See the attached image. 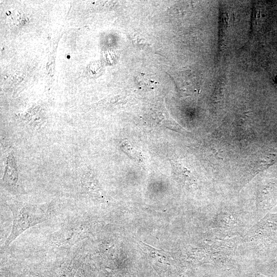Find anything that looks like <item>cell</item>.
<instances>
[{
  "label": "cell",
  "instance_id": "obj_1",
  "mask_svg": "<svg viewBox=\"0 0 277 277\" xmlns=\"http://www.w3.org/2000/svg\"><path fill=\"white\" fill-rule=\"evenodd\" d=\"M13 216L11 232L5 241V247L8 246L27 229L47 220L50 207L47 204H32L16 203L10 205Z\"/></svg>",
  "mask_w": 277,
  "mask_h": 277
},
{
  "label": "cell",
  "instance_id": "obj_3",
  "mask_svg": "<svg viewBox=\"0 0 277 277\" xmlns=\"http://www.w3.org/2000/svg\"><path fill=\"white\" fill-rule=\"evenodd\" d=\"M170 164L172 175L176 181L186 185L193 183L195 178L190 170L181 164L173 161L170 162Z\"/></svg>",
  "mask_w": 277,
  "mask_h": 277
},
{
  "label": "cell",
  "instance_id": "obj_2",
  "mask_svg": "<svg viewBox=\"0 0 277 277\" xmlns=\"http://www.w3.org/2000/svg\"><path fill=\"white\" fill-rule=\"evenodd\" d=\"M18 179V175L15 161L13 154L10 153L7 156L3 183L7 187L14 188L17 185Z\"/></svg>",
  "mask_w": 277,
  "mask_h": 277
},
{
  "label": "cell",
  "instance_id": "obj_9",
  "mask_svg": "<svg viewBox=\"0 0 277 277\" xmlns=\"http://www.w3.org/2000/svg\"><path fill=\"white\" fill-rule=\"evenodd\" d=\"M76 277H92L90 271L84 267L78 269Z\"/></svg>",
  "mask_w": 277,
  "mask_h": 277
},
{
  "label": "cell",
  "instance_id": "obj_4",
  "mask_svg": "<svg viewBox=\"0 0 277 277\" xmlns=\"http://www.w3.org/2000/svg\"><path fill=\"white\" fill-rule=\"evenodd\" d=\"M81 182L83 189L88 194L96 197H100L102 195V190L97 181L89 171L83 173Z\"/></svg>",
  "mask_w": 277,
  "mask_h": 277
},
{
  "label": "cell",
  "instance_id": "obj_5",
  "mask_svg": "<svg viewBox=\"0 0 277 277\" xmlns=\"http://www.w3.org/2000/svg\"><path fill=\"white\" fill-rule=\"evenodd\" d=\"M135 83L139 88L145 90L153 89L159 84L154 76L144 73H140L135 77Z\"/></svg>",
  "mask_w": 277,
  "mask_h": 277
},
{
  "label": "cell",
  "instance_id": "obj_7",
  "mask_svg": "<svg viewBox=\"0 0 277 277\" xmlns=\"http://www.w3.org/2000/svg\"><path fill=\"white\" fill-rule=\"evenodd\" d=\"M103 277H133L131 273L111 271L104 272ZM135 277V276H134Z\"/></svg>",
  "mask_w": 277,
  "mask_h": 277
},
{
  "label": "cell",
  "instance_id": "obj_8",
  "mask_svg": "<svg viewBox=\"0 0 277 277\" xmlns=\"http://www.w3.org/2000/svg\"><path fill=\"white\" fill-rule=\"evenodd\" d=\"M55 272L53 271H47L44 272H40L36 273H32L29 274L25 277H54Z\"/></svg>",
  "mask_w": 277,
  "mask_h": 277
},
{
  "label": "cell",
  "instance_id": "obj_6",
  "mask_svg": "<svg viewBox=\"0 0 277 277\" xmlns=\"http://www.w3.org/2000/svg\"><path fill=\"white\" fill-rule=\"evenodd\" d=\"M78 269L76 265H66L55 273L54 277H76Z\"/></svg>",
  "mask_w": 277,
  "mask_h": 277
}]
</instances>
